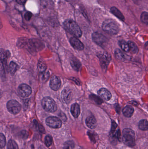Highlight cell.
Listing matches in <instances>:
<instances>
[{
    "label": "cell",
    "mask_w": 148,
    "mask_h": 149,
    "mask_svg": "<svg viewBox=\"0 0 148 149\" xmlns=\"http://www.w3.org/2000/svg\"><path fill=\"white\" fill-rule=\"evenodd\" d=\"M65 29L70 34L76 38H80L82 36V31L76 22L71 19H67L63 23Z\"/></svg>",
    "instance_id": "cell-1"
},
{
    "label": "cell",
    "mask_w": 148,
    "mask_h": 149,
    "mask_svg": "<svg viewBox=\"0 0 148 149\" xmlns=\"http://www.w3.org/2000/svg\"><path fill=\"white\" fill-rule=\"evenodd\" d=\"M102 29L104 31L112 35H116L120 31L118 24L112 19L104 21L103 23Z\"/></svg>",
    "instance_id": "cell-2"
},
{
    "label": "cell",
    "mask_w": 148,
    "mask_h": 149,
    "mask_svg": "<svg viewBox=\"0 0 148 149\" xmlns=\"http://www.w3.org/2000/svg\"><path fill=\"white\" fill-rule=\"evenodd\" d=\"M41 105L43 109L47 112L54 113L57 110L56 103L50 97H45L41 101Z\"/></svg>",
    "instance_id": "cell-3"
},
{
    "label": "cell",
    "mask_w": 148,
    "mask_h": 149,
    "mask_svg": "<svg viewBox=\"0 0 148 149\" xmlns=\"http://www.w3.org/2000/svg\"><path fill=\"white\" fill-rule=\"evenodd\" d=\"M123 141L126 145L129 147L135 145V133L132 130L126 128L123 130Z\"/></svg>",
    "instance_id": "cell-4"
},
{
    "label": "cell",
    "mask_w": 148,
    "mask_h": 149,
    "mask_svg": "<svg viewBox=\"0 0 148 149\" xmlns=\"http://www.w3.org/2000/svg\"><path fill=\"white\" fill-rule=\"evenodd\" d=\"M44 45L41 40L36 38L30 39L27 49L30 52H37L42 50Z\"/></svg>",
    "instance_id": "cell-5"
},
{
    "label": "cell",
    "mask_w": 148,
    "mask_h": 149,
    "mask_svg": "<svg viewBox=\"0 0 148 149\" xmlns=\"http://www.w3.org/2000/svg\"><path fill=\"white\" fill-rule=\"evenodd\" d=\"M7 108L9 113L13 115L19 113L21 109V104L15 100H10L7 104Z\"/></svg>",
    "instance_id": "cell-6"
},
{
    "label": "cell",
    "mask_w": 148,
    "mask_h": 149,
    "mask_svg": "<svg viewBox=\"0 0 148 149\" xmlns=\"http://www.w3.org/2000/svg\"><path fill=\"white\" fill-rule=\"evenodd\" d=\"M47 125L50 127L54 129L60 128L62 126V122L58 117L50 116L46 120Z\"/></svg>",
    "instance_id": "cell-7"
},
{
    "label": "cell",
    "mask_w": 148,
    "mask_h": 149,
    "mask_svg": "<svg viewBox=\"0 0 148 149\" xmlns=\"http://www.w3.org/2000/svg\"><path fill=\"white\" fill-rule=\"evenodd\" d=\"M18 93L23 98L28 97L32 93V89L29 85L26 84H22L18 86Z\"/></svg>",
    "instance_id": "cell-8"
},
{
    "label": "cell",
    "mask_w": 148,
    "mask_h": 149,
    "mask_svg": "<svg viewBox=\"0 0 148 149\" xmlns=\"http://www.w3.org/2000/svg\"><path fill=\"white\" fill-rule=\"evenodd\" d=\"M92 39L95 43L101 46H104L107 42V38L102 34L97 32L93 33Z\"/></svg>",
    "instance_id": "cell-9"
},
{
    "label": "cell",
    "mask_w": 148,
    "mask_h": 149,
    "mask_svg": "<svg viewBox=\"0 0 148 149\" xmlns=\"http://www.w3.org/2000/svg\"><path fill=\"white\" fill-rule=\"evenodd\" d=\"M61 95V97L64 103H68L72 100L73 93L70 88H65L62 92Z\"/></svg>",
    "instance_id": "cell-10"
},
{
    "label": "cell",
    "mask_w": 148,
    "mask_h": 149,
    "mask_svg": "<svg viewBox=\"0 0 148 149\" xmlns=\"http://www.w3.org/2000/svg\"><path fill=\"white\" fill-rule=\"evenodd\" d=\"M61 81L59 77L56 76H53L50 81V86L52 90L57 91L61 88Z\"/></svg>",
    "instance_id": "cell-11"
},
{
    "label": "cell",
    "mask_w": 148,
    "mask_h": 149,
    "mask_svg": "<svg viewBox=\"0 0 148 149\" xmlns=\"http://www.w3.org/2000/svg\"><path fill=\"white\" fill-rule=\"evenodd\" d=\"M70 42L73 48L77 50H82L84 49V46L83 43L75 37L71 38Z\"/></svg>",
    "instance_id": "cell-12"
},
{
    "label": "cell",
    "mask_w": 148,
    "mask_h": 149,
    "mask_svg": "<svg viewBox=\"0 0 148 149\" xmlns=\"http://www.w3.org/2000/svg\"><path fill=\"white\" fill-rule=\"evenodd\" d=\"M101 64L103 69H106L110 62V57L107 53H103L99 56Z\"/></svg>",
    "instance_id": "cell-13"
},
{
    "label": "cell",
    "mask_w": 148,
    "mask_h": 149,
    "mask_svg": "<svg viewBox=\"0 0 148 149\" xmlns=\"http://www.w3.org/2000/svg\"><path fill=\"white\" fill-rule=\"evenodd\" d=\"M98 94L99 96L106 101H109L112 98L111 93L107 89L102 88L98 91Z\"/></svg>",
    "instance_id": "cell-14"
},
{
    "label": "cell",
    "mask_w": 148,
    "mask_h": 149,
    "mask_svg": "<svg viewBox=\"0 0 148 149\" xmlns=\"http://www.w3.org/2000/svg\"><path fill=\"white\" fill-rule=\"evenodd\" d=\"M86 123L87 126L91 129L96 128L97 126L96 120L93 116L87 117L86 120Z\"/></svg>",
    "instance_id": "cell-15"
},
{
    "label": "cell",
    "mask_w": 148,
    "mask_h": 149,
    "mask_svg": "<svg viewBox=\"0 0 148 149\" xmlns=\"http://www.w3.org/2000/svg\"><path fill=\"white\" fill-rule=\"evenodd\" d=\"M71 114L75 118H77L81 113V109L79 104L77 103H74L72 105L70 109Z\"/></svg>",
    "instance_id": "cell-16"
},
{
    "label": "cell",
    "mask_w": 148,
    "mask_h": 149,
    "mask_svg": "<svg viewBox=\"0 0 148 149\" xmlns=\"http://www.w3.org/2000/svg\"><path fill=\"white\" fill-rule=\"evenodd\" d=\"M29 39L28 38L21 37L19 38L17 40V47L19 48L22 49V48H26L27 49Z\"/></svg>",
    "instance_id": "cell-17"
},
{
    "label": "cell",
    "mask_w": 148,
    "mask_h": 149,
    "mask_svg": "<svg viewBox=\"0 0 148 149\" xmlns=\"http://www.w3.org/2000/svg\"><path fill=\"white\" fill-rule=\"evenodd\" d=\"M110 11L113 15H114L118 19L122 21H124V20H125V17H124V15H123L121 12L118 8H116L115 7H112V8H111Z\"/></svg>",
    "instance_id": "cell-18"
},
{
    "label": "cell",
    "mask_w": 148,
    "mask_h": 149,
    "mask_svg": "<svg viewBox=\"0 0 148 149\" xmlns=\"http://www.w3.org/2000/svg\"><path fill=\"white\" fill-rule=\"evenodd\" d=\"M134 108L130 106H126L123 110V115L127 117H131L134 114Z\"/></svg>",
    "instance_id": "cell-19"
},
{
    "label": "cell",
    "mask_w": 148,
    "mask_h": 149,
    "mask_svg": "<svg viewBox=\"0 0 148 149\" xmlns=\"http://www.w3.org/2000/svg\"><path fill=\"white\" fill-rule=\"evenodd\" d=\"M37 68L39 72H41V73H43L46 71L47 69V66L44 60H43L42 59H39L37 64Z\"/></svg>",
    "instance_id": "cell-20"
},
{
    "label": "cell",
    "mask_w": 148,
    "mask_h": 149,
    "mask_svg": "<svg viewBox=\"0 0 148 149\" xmlns=\"http://www.w3.org/2000/svg\"><path fill=\"white\" fill-rule=\"evenodd\" d=\"M8 57V52L6 51L3 49H0V60L3 65L6 64Z\"/></svg>",
    "instance_id": "cell-21"
},
{
    "label": "cell",
    "mask_w": 148,
    "mask_h": 149,
    "mask_svg": "<svg viewBox=\"0 0 148 149\" xmlns=\"http://www.w3.org/2000/svg\"><path fill=\"white\" fill-rule=\"evenodd\" d=\"M18 65L14 62H11L9 65V71L10 74L13 75L16 73L18 70Z\"/></svg>",
    "instance_id": "cell-22"
},
{
    "label": "cell",
    "mask_w": 148,
    "mask_h": 149,
    "mask_svg": "<svg viewBox=\"0 0 148 149\" xmlns=\"http://www.w3.org/2000/svg\"><path fill=\"white\" fill-rule=\"evenodd\" d=\"M71 65L73 69L76 71H78L81 66V63L76 58H74L71 61Z\"/></svg>",
    "instance_id": "cell-23"
},
{
    "label": "cell",
    "mask_w": 148,
    "mask_h": 149,
    "mask_svg": "<svg viewBox=\"0 0 148 149\" xmlns=\"http://www.w3.org/2000/svg\"><path fill=\"white\" fill-rule=\"evenodd\" d=\"M116 56V58L120 60L124 61L127 59V57L124 53H123L119 49H117L116 50L115 52Z\"/></svg>",
    "instance_id": "cell-24"
},
{
    "label": "cell",
    "mask_w": 148,
    "mask_h": 149,
    "mask_svg": "<svg viewBox=\"0 0 148 149\" xmlns=\"http://www.w3.org/2000/svg\"><path fill=\"white\" fill-rule=\"evenodd\" d=\"M129 46V50L134 54H136L139 52V49L136 45L132 41H129L128 42Z\"/></svg>",
    "instance_id": "cell-25"
},
{
    "label": "cell",
    "mask_w": 148,
    "mask_h": 149,
    "mask_svg": "<svg viewBox=\"0 0 148 149\" xmlns=\"http://www.w3.org/2000/svg\"><path fill=\"white\" fill-rule=\"evenodd\" d=\"M119 45L121 49L125 52H129V46L127 42L124 40H120L119 42Z\"/></svg>",
    "instance_id": "cell-26"
},
{
    "label": "cell",
    "mask_w": 148,
    "mask_h": 149,
    "mask_svg": "<svg viewBox=\"0 0 148 149\" xmlns=\"http://www.w3.org/2000/svg\"><path fill=\"white\" fill-rule=\"evenodd\" d=\"M139 127L140 129L142 130H147L148 128V121L146 120H142L140 121L139 123Z\"/></svg>",
    "instance_id": "cell-27"
},
{
    "label": "cell",
    "mask_w": 148,
    "mask_h": 149,
    "mask_svg": "<svg viewBox=\"0 0 148 149\" xmlns=\"http://www.w3.org/2000/svg\"><path fill=\"white\" fill-rule=\"evenodd\" d=\"M8 149H19L18 145L14 140H10L8 143Z\"/></svg>",
    "instance_id": "cell-28"
},
{
    "label": "cell",
    "mask_w": 148,
    "mask_h": 149,
    "mask_svg": "<svg viewBox=\"0 0 148 149\" xmlns=\"http://www.w3.org/2000/svg\"><path fill=\"white\" fill-rule=\"evenodd\" d=\"M6 144V140L3 134L0 133V149L3 148Z\"/></svg>",
    "instance_id": "cell-29"
},
{
    "label": "cell",
    "mask_w": 148,
    "mask_h": 149,
    "mask_svg": "<svg viewBox=\"0 0 148 149\" xmlns=\"http://www.w3.org/2000/svg\"><path fill=\"white\" fill-rule=\"evenodd\" d=\"M90 98L92 100L94 101L95 103L97 104H101L103 103V101L97 95H90Z\"/></svg>",
    "instance_id": "cell-30"
},
{
    "label": "cell",
    "mask_w": 148,
    "mask_h": 149,
    "mask_svg": "<svg viewBox=\"0 0 148 149\" xmlns=\"http://www.w3.org/2000/svg\"><path fill=\"white\" fill-rule=\"evenodd\" d=\"M141 21L143 23L148 24V14L147 12H142L141 15Z\"/></svg>",
    "instance_id": "cell-31"
},
{
    "label": "cell",
    "mask_w": 148,
    "mask_h": 149,
    "mask_svg": "<svg viewBox=\"0 0 148 149\" xmlns=\"http://www.w3.org/2000/svg\"><path fill=\"white\" fill-rule=\"evenodd\" d=\"M74 143L72 141H68L65 143L63 149H73L74 147Z\"/></svg>",
    "instance_id": "cell-32"
},
{
    "label": "cell",
    "mask_w": 148,
    "mask_h": 149,
    "mask_svg": "<svg viewBox=\"0 0 148 149\" xmlns=\"http://www.w3.org/2000/svg\"><path fill=\"white\" fill-rule=\"evenodd\" d=\"M0 77L2 79H3L6 78L4 65L2 63H0Z\"/></svg>",
    "instance_id": "cell-33"
},
{
    "label": "cell",
    "mask_w": 148,
    "mask_h": 149,
    "mask_svg": "<svg viewBox=\"0 0 148 149\" xmlns=\"http://www.w3.org/2000/svg\"><path fill=\"white\" fill-rule=\"evenodd\" d=\"M45 143L46 146L47 147H50L52 145L53 143L52 138L50 136L47 135L45 137Z\"/></svg>",
    "instance_id": "cell-34"
},
{
    "label": "cell",
    "mask_w": 148,
    "mask_h": 149,
    "mask_svg": "<svg viewBox=\"0 0 148 149\" xmlns=\"http://www.w3.org/2000/svg\"><path fill=\"white\" fill-rule=\"evenodd\" d=\"M32 13L30 11H28V12H26L25 15H24V18L26 21H30L32 17Z\"/></svg>",
    "instance_id": "cell-35"
},
{
    "label": "cell",
    "mask_w": 148,
    "mask_h": 149,
    "mask_svg": "<svg viewBox=\"0 0 148 149\" xmlns=\"http://www.w3.org/2000/svg\"><path fill=\"white\" fill-rule=\"evenodd\" d=\"M21 136L23 138L26 139V138L28 137V132L27 131H25V130H23V131L21 132Z\"/></svg>",
    "instance_id": "cell-36"
},
{
    "label": "cell",
    "mask_w": 148,
    "mask_h": 149,
    "mask_svg": "<svg viewBox=\"0 0 148 149\" xmlns=\"http://www.w3.org/2000/svg\"><path fill=\"white\" fill-rule=\"evenodd\" d=\"M17 2L21 5H23L25 4V3L27 1V0H16Z\"/></svg>",
    "instance_id": "cell-37"
},
{
    "label": "cell",
    "mask_w": 148,
    "mask_h": 149,
    "mask_svg": "<svg viewBox=\"0 0 148 149\" xmlns=\"http://www.w3.org/2000/svg\"><path fill=\"white\" fill-rule=\"evenodd\" d=\"M39 130L41 133H44L45 132V129L43 126H41V125H39Z\"/></svg>",
    "instance_id": "cell-38"
},
{
    "label": "cell",
    "mask_w": 148,
    "mask_h": 149,
    "mask_svg": "<svg viewBox=\"0 0 148 149\" xmlns=\"http://www.w3.org/2000/svg\"><path fill=\"white\" fill-rule=\"evenodd\" d=\"M39 149H47L46 148H45L44 147H43V146H41V147L39 148Z\"/></svg>",
    "instance_id": "cell-39"
},
{
    "label": "cell",
    "mask_w": 148,
    "mask_h": 149,
    "mask_svg": "<svg viewBox=\"0 0 148 149\" xmlns=\"http://www.w3.org/2000/svg\"><path fill=\"white\" fill-rule=\"evenodd\" d=\"M134 1H138V0H134Z\"/></svg>",
    "instance_id": "cell-40"
}]
</instances>
